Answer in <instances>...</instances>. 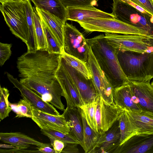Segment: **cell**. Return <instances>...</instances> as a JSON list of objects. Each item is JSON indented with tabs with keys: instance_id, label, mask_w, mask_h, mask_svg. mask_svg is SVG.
<instances>
[{
	"instance_id": "6da1fadb",
	"label": "cell",
	"mask_w": 153,
	"mask_h": 153,
	"mask_svg": "<svg viewBox=\"0 0 153 153\" xmlns=\"http://www.w3.org/2000/svg\"><path fill=\"white\" fill-rule=\"evenodd\" d=\"M60 58V54L38 50L24 53L18 58L16 64L20 82L63 111L62 90L56 76Z\"/></svg>"
},
{
	"instance_id": "7a4b0ae2",
	"label": "cell",
	"mask_w": 153,
	"mask_h": 153,
	"mask_svg": "<svg viewBox=\"0 0 153 153\" xmlns=\"http://www.w3.org/2000/svg\"><path fill=\"white\" fill-rule=\"evenodd\" d=\"M87 41L100 67L114 88L129 82L119 63L118 51L108 43L105 35L101 34Z\"/></svg>"
},
{
	"instance_id": "3957f363",
	"label": "cell",
	"mask_w": 153,
	"mask_h": 153,
	"mask_svg": "<svg viewBox=\"0 0 153 153\" xmlns=\"http://www.w3.org/2000/svg\"><path fill=\"white\" fill-rule=\"evenodd\" d=\"M130 51H118L120 66L129 81H150L153 78V52L136 54Z\"/></svg>"
},
{
	"instance_id": "277c9868",
	"label": "cell",
	"mask_w": 153,
	"mask_h": 153,
	"mask_svg": "<svg viewBox=\"0 0 153 153\" xmlns=\"http://www.w3.org/2000/svg\"><path fill=\"white\" fill-rule=\"evenodd\" d=\"M108 43L118 51L140 54L153 52V34H119L105 33Z\"/></svg>"
},
{
	"instance_id": "5b68a950",
	"label": "cell",
	"mask_w": 153,
	"mask_h": 153,
	"mask_svg": "<svg viewBox=\"0 0 153 153\" xmlns=\"http://www.w3.org/2000/svg\"><path fill=\"white\" fill-rule=\"evenodd\" d=\"M87 33L94 31L123 34L147 35L148 31L115 19L90 18L77 22Z\"/></svg>"
},
{
	"instance_id": "8992f818",
	"label": "cell",
	"mask_w": 153,
	"mask_h": 153,
	"mask_svg": "<svg viewBox=\"0 0 153 153\" xmlns=\"http://www.w3.org/2000/svg\"><path fill=\"white\" fill-rule=\"evenodd\" d=\"M25 1L1 4L0 10L12 33L26 44L29 30L25 4Z\"/></svg>"
},
{
	"instance_id": "52a82bcc",
	"label": "cell",
	"mask_w": 153,
	"mask_h": 153,
	"mask_svg": "<svg viewBox=\"0 0 153 153\" xmlns=\"http://www.w3.org/2000/svg\"><path fill=\"white\" fill-rule=\"evenodd\" d=\"M113 1L112 14L115 19L145 30L153 34V16H148L120 1Z\"/></svg>"
},
{
	"instance_id": "ba28073f",
	"label": "cell",
	"mask_w": 153,
	"mask_h": 153,
	"mask_svg": "<svg viewBox=\"0 0 153 153\" xmlns=\"http://www.w3.org/2000/svg\"><path fill=\"white\" fill-rule=\"evenodd\" d=\"M63 35V52L87 62L89 46L83 34L72 25L66 23Z\"/></svg>"
},
{
	"instance_id": "9c48e42d",
	"label": "cell",
	"mask_w": 153,
	"mask_h": 153,
	"mask_svg": "<svg viewBox=\"0 0 153 153\" xmlns=\"http://www.w3.org/2000/svg\"><path fill=\"white\" fill-rule=\"evenodd\" d=\"M87 63L97 95L101 97L106 103L109 105L112 104L114 102V88L100 67L90 46Z\"/></svg>"
},
{
	"instance_id": "30bf717a",
	"label": "cell",
	"mask_w": 153,
	"mask_h": 153,
	"mask_svg": "<svg viewBox=\"0 0 153 153\" xmlns=\"http://www.w3.org/2000/svg\"><path fill=\"white\" fill-rule=\"evenodd\" d=\"M122 110L114 102L110 105L106 103L97 95L94 115L96 132L101 135L107 131L117 120Z\"/></svg>"
},
{
	"instance_id": "8fae6325",
	"label": "cell",
	"mask_w": 153,
	"mask_h": 153,
	"mask_svg": "<svg viewBox=\"0 0 153 153\" xmlns=\"http://www.w3.org/2000/svg\"><path fill=\"white\" fill-rule=\"evenodd\" d=\"M60 62L76 87L82 104L94 99L97 94L91 78H86L69 65L61 55Z\"/></svg>"
},
{
	"instance_id": "7c38bea8",
	"label": "cell",
	"mask_w": 153,
	"mask_h": 153,
	"mask_svg": "<svg viewBox=\"0 0 153 153\" xmlns=\"http://www.w3.org/2000/svg\"><path fill=\"white\" fill-rule=\"evenodd\" d=\"M6 74L9 80L20 91L23 99L29 102L33 108L53 115H60L51 104L44 100L37 93L23 85L9 73L7 72Z\"/></svg>"
},
{
	"instance_id": "4fadbf2b",
	"label": "cell",
	"mask_w": 153,
	"mask_h": 153,
	"mask_svg": "<svg viewBox=\"0 0 153 153\" xmlns=\"http://www.w3.org/2000/svg\"><path fill=\"white\" fill-rule=\"evenodd\" d=\"M56 76L62 90L67 106L78 107L82 104L78 90L72 80L60 62Z\"/></svg>"
},
{
	"instance_id": "5bb4252c",
	"label": "cell",
	"mask_w": 153,
	"mask_h": 153,
	"mask_svg": "<svg viewBox=\"0 0 153 153\" xmlns=\"http://www.w3.org/2000/svg\"><path fill=\"white\" fill-rule=\"evenodd\" d=\"M32 120L41 129L53 130L68 134L69 129L64 115H55L33 108Z\"/></svg>"
},
{
	"instance_id": "9a60e30c",
	"label": "cell",
	"mask_w": 153,
	"mask_h": 153,
	"mask_svg": "<svg viewBox=\"0 0 153 153\" xmlns=\"http://www.w3.org/2000/svg\"><path fill=\"white\" fill-rule=\"evenodd\" d=\"M131 90L137 100L141 112L153 115V87L150 81H129Z\"/></svg>"
},
{
	"instance_id": "2e32d148",
	"label": "cell",
	"mask_w": 153,
	"mask_h": 153,
	"mask_svg": "<svg viewBox=\"0 0 153 153\" xmlns=\"http://www.w3.org/2000/svg\"><path fill=\"white\" fill-rule=\"evenodd\" d=\"M120 137L119 122L117 120L107 131L101 135L92 153H114L120 145Z\"/></svg>"
},
{
	"instance_id": "e0dca14e",
	"label": "cell",
	"mask_w": 153,
	"mask_h": 153,
	"mask_svg": "<svg viewBox=\"0 0 153 153\" xmlns=\"http://www.w3.org/2000/svg\"><path fill=\"white\" fill-rule=\"evenodd\" d=\"M114 153H153V134L135 135L121 146Z\"/></svg>"
},
{
	"instance_id": "ac0fdd59",
	"label": "cell",
	"mask_w": 153,
	"mask_h": 153,
	"mask_svg": "<svg viewBox=\"0 0 153 153\" xmlns=\"http://www.w3.org/2000/svg\"><path fill=\"white\" fill-rule=\"evenodd\" d=\"M129 82L114 88L113 100L115 105L122 109L141 112L142 110L138 104Z\"/></svg>"
},
{
	"instance_id": "d6986e66",
	"label": "cell",
	"mask_w": 153,
	"mask_h": 153,
	"mask_svg": "<svg viewBox=\"0 0 153 153\" xmlns=\"http://www.w3.org/2000/svg\"><path fill=\"white\" fill-rule=\"evenodd\" d=\"M62 114L69 129V133L81 146L83 140V125L81 112L77 107L67 106Z\"/></svg>"
},
{
	"instance_id": "ffe728a7",
	"label": "cell",
	"mask_w": 153,
	"mask_h": 153,
	"mask_svg": "<svg viewBox=\"0 0 153 153\" xmlns=\"http://www.w3.org/2000/svg\"><path fill=\"white\" fill-rule=\"evenodd\" d=\"M67 10V20L77 22L84 21L90 18L115 19L111 13H108L95 7L94 6L74 7H68Z\"/></svg>"
},
{
	"instance_id": "44dd1931",
	"label": "cell",
	"mask_w": 153,
	"mask_h": 153,
	"mask_svg": "<svg viewBox=\"0 0 153 153\" xmlns=\"http://www.w3.org/2000/svg\"><path fill=\"white\" fill-rule=\"evenodd\" d=\"M0 140L2 142L12 145L19 149H25L32 145L38 147H52L51 143L38 141L19 132L0 133Z\"/></svg>"
},
{
	"instance_id": "7402d4cb",
	"label": "cell",
	"mask_w": 153,
	"mask_h": 153,
	"mask_svg": "<svg viewBox=\"0 0 153 153\" xmlns=\"http://www.w3.org/2000/svg\"><path fill=\"white\" fill-rule=\"evenodd\" d=\"M126 111L135 129L136 135L144 136L153 134V114Z\"/></svg>"
},
{
	"instance_id": "603a6c76",
	"label": "cell",
	"mask_w": 153,
	"mask_h": 153,
	"mask_svg": "<svg viewBox=\"0 0 153 153\" xmlns=\"http://www.w3.org/2000/svg\"><path fill=\"white\" fill-rule=\"evenodd\" d=\"M35 9L39 16L43 19L53 34L63 50V27L65 23L56 16L45 10L36 7H35Z\"/></svg>"
},
{
	"instance_id": "cb8c5ba5",
	"label": "cell",
	"mask_w": 153,
	"mask_h": 153,
	"mask_svg": "<svg viewBox=\"0 0 153 153\" xmlns=\"http://www.w3.org/2000/svg\"><path fill=\"white\" fill-rule=\"evenodd\" d=\"M31 0L35 7L49 12L65 23L67 20L66 8L60 0Z\"/></svg>"
},
{
	"instance_id": "d4e9b609",
	"label": "cell",
	"mask_w": 153,
	"mask_h": 153,
	"mask_svg": "<svg viewBox=\"0 0 153 153\" xmlns=\"http://www.w3.org/2000/svg\"><path fill=\"white\" fill-rule=\"evenodd\" d=\"M28 27V40L26 44L27 52H35L38 50V44L36 34L33 18V8L30 0L25 3Z\"/></svg>"
},
{
	"instance_id": "484cf974",
	"label": "cell",
	"mask_w": 153,
	"mask_h": 153,
	"mask_svg": "<svg viewBox=\"0 0 153 153\" xmlns=\"http://www.w3.org/2000/svg\"><path fill=\"white\" fill-rule=\"evenodd\" d=\"M82 115L83 125V140L81 146L85 153H92L98 143L101 134L91 128L84 117L82 114Z\"/></svg>"
},
{
	"instance_id": "4316f807",
	"label": "cell",
	"mask_w": 153,
	"mask_h": 153,
	"mask_svg": "<svg viewBox=\"0 0 153 153\" xmlns=\"http://www.w3.org/2000/svg\"><path fill=\"white\" fill-rule=\"evenodd\" d=\"M117 120L119 122L121 133L120 146L131 137L136 135V133L126 110L123 109L122 110Z\"/></svg>"
},
{
	"instance_id": "83f0119b",
	"label": "cell",
	"mask_w": 153,
	"mask_h": 153,
	"mask_svg": "<svg viewBox=\"0 0 153 153\" xmlns=\"http://www.w3.org/2000/svg\"><path fill=\"white\" fill-rule=\"evenodd\" d=\"M40 17L47 43V51L50 53L61 55L63 53L62 48L45 22Z\"/></svg>"
},
{
	"instance_id": "f1b7e54d",
	"label": "cell",
	"mask_w": 153,
	"mask_h": 153,
	"mask_svg": "<svg viewBox=\"0 0 153 153\" xmlns=\"http://www.w3.org/2000/svg\"><path fill=\"white\" fill-rule=\"evenodd\" d=\"M97 96L92 100L77 107L85 118L88 124L96 132L94 115L97 104Z\"/></svg>"
},
{
	"instance_id": "f546056e",
	"label": "cell",
	"mask_w": 153,
	"mask_h": 153,
	"mask_svg": "<svg viewBox=\"0 0 153 153\" xmlns=\"http://www.w3.org/2000/svg\"><path fill=\"white\" fill-rule=\"evenodd\" d=\"M61 55L69 65L81 73L87 79H90L92 78L91 74L87 62L64 52Z\"/></svg>"
},
{
	"instance_id": "4dcf8cb0",
	"label": "cell",
	"mask_w": 153,
	"mask_h": 153,
	"mask_svg": "<svg viewBox=\"0 0 153 153\" xmlns=\"http://www.w3.org/2000/svg\"><path fill=\"white\" fill-rule=\"evenodd\" d=\"M33 8V18L37 42L38 50L47 51V45L40 18L35 8Z\"/></svg>"
},
{
	"instance_id": "1f68e13d",
	"label": "cell",
	"mask_w": 153,
	"mask_h": 153,
	"mask_svg": "<svg viewBox=\"0 0 153 153\" xmlns=\"http://www.w3.org/2000/svg\"><path fill=\"white\" fill-rule=\"evenodd\" d=\"M12 110L16 114L15 117H27L32 118L33 117V107L25 99H21L16 104L10 103Z\"/></svg>"
},
{
	"instance_id": "d6a6232c",
	"label": "cell",
	"mask_w": 153,
	"mask_h": 153,
	"mask_svg": "<svg viewBox=\"0 0 153 153\" xmlns=\"http://www.w3.org/2000/svg\"><path fill=\"white\" fill-rule=\"evenodd\" d=\"M41 133L47 136L49 139H56L65 144L76 143L80 145L79 142L69 133L65 134L53 130L41 129Z\"/></svg>"
},
{
	"instance_id": "836d02e7",
	"label": "cell",
	"mask_w": 153,
	"mask_h": 153,
	"mask_svg": "<svg viewBox=\"0 0 153 153\" xmlns=\"http://www.w3.org/2000/svg\"><path fill=\"white\" fill-rule=\"evenodd\" d=\"M10 95L9 90L6 88L0 86V118L1 120L9 116L12 110L8 100Z\"/></svg>"
},
{
	"instance_id": "e575fe53",
	"label": "cell",
	"mask_w": 153,
	"mask_h": 153,
	"mask_svg": "<svg viewBox=\"0 0 153 153\" xmlns=\"http://www.w3.org/2000/svg\"><path fill=\"white\" fill-rule=\"evenodd\" d=\"M66 8L79 7L96 6L99 0H60Z\"/></svg>"
},
{
	"instance_id": "d590c367",
	"label": "cell",
	"mask_w": 153,
	"mask_h": 153,
	"mask_svg": "<svg viewBox=\"0 0 153 153\" xmlns=\"http://www.w3.org/2000/svg\"><path fill=\"white\" fill-rule=\"evenodd\" d=\"M11 44L0 42V65L3 66L5 62L10 56L12 52Z\"/></svg>"
},
{
	"instance_id": "8d00e7d4",
	"label": "cell",
	"mask_w": 153,
	"mask_h": 153,
	"mask_svg": "<svg viewBox=\"0 0 153 153\" xmlns=\"http://www.w3.org/2000/svg\"><path fill=\"white\" fill-rule=\"evenodd\" d=\"M153 15V0H131Z\"/></svg>"
},
{
	"instance_id": "74e56055",
	"label": "cell",
	"mask_w": 153,
	"mask_h": 153,
	"mask_svg": "<svg viewBox=\"0 0 153 153\" xmlns=\"http://www.w3.org/2000/svg\"><path fill=\"white\" fill-rule=\"evenodd\" d=\"M49 139L51 141V143L56 153L62 152L65 147L66 144L57 139Z\"/></svg>"
},
{
	"instance_id": "f35d334b",
	"label": "cell",
	"mask_w": 153,
	"mask_h": 153,
	"mask_svg": "<svg viewBox=\"0 0 153 153\" xmlns=\"http://www.w3.org/2000/svg\"><path fill=\"white\" fill-rule=\"evenodd\" d=\"M132 6L142 13L149 16H153L152 14L144 10L131 0H119Z\"/></svg>"
},
{
	"instance_id": "ab89813d",
	"label": "cell",
	"mask_w": 153,
	"mask_h": 153,
	"mask_svg": "<svg viewBox=\"0 0 153 153\" xmlns=\"http://www.w3.org/2000/svg\"><path fill=\"white\" fill-rule=\"evenodd\" d=\"M78 145V144L76 143L66 144L65 147L62 151V152L79 153V151L77 148Z\"/></svg>"
},
{
	"instance_id": "60d3db41",
	"label": "cell",
	"mask_w": 153,
	"mask_h": 153,
	"mask_svg": "<svg viewBox=\"0 0 153 153\" xmlns=\"http://www.w3.org/2000/svg\"><path fill=\"white\" fill-rule=\"evenodd\" d=\"M0 152L3 153H40L38 150L36 151L26 150L25 149H0Z\"/></svg>"
},
{
	"instance_id": "b9f144b4",
	"label": "cell",
	"mask_w": 153,
	"mask_h": 153,
	"mask_svg": "<svg viewBox=\"0 0 153 153\" xmlns=\"http://www.w3.org/2000/svg\"><path fill=\"white\" fill-rule=\"evenodd\" d=\"M40 153H56L55 150L51 149L50 147L45 146L44 147H38L36 148Z\"/></svg>"
},
{
	"instance_id": "7bdbcfd3",
	"label": "cell",
	"mask_w": 153,
	"mask_h": 153,
	"mask_svg": "<svg viewBox=\"0 0 153 153\" xmlns=\"http://www.w3.org/2000/svg\"><path fill=\"white\" fill-rule=\"evenodd\" d=\"M0 147L1 148H4L10 149H18L16 146L10 144H8L1 143L0 144Z\"/></svg>"
},
{
	"instance_id": "ee69618b",
	"label": "cell",
	"mask_w": 153,
	"mask_h": 153,
	"mask_svg": "<svg viewBox=\"0 0 153 153\" xmlns=\"http://www.w3.org/2000/svg\"><path fill=\"white\" fill-rule=\"evenodd\" d=\"M21 1H24L21 0H0V2L1 4L7 2H19Z\"/></svg>"
},
{
	"instance_id": "f6af8a7d",
	"label": "cell",
	"mask_w": 153,
	"mask_h": 153,
	"mask_svg": "<svg viewBox=\"0 0 153 153\" xmlns=\"http://www.w3.org/2000/svg\"><path fill=\"white\" fill-rule=\"evenodd\" d=\"M151 85L153 87V81L151 83Z\"/></svg>"
},
{
	"instance_id": "bcb514c9",
	"label": "cell",
	"mask_w": 153,
	"mask_h": 153,
	"mask_svg": "<svg viewBox=\"0 0 153 153\" xmlns=\"http://www.w3.org/2000/svg\"><path fill=\"white\" fill-rule=\"evenodd\" d=\"M21 0L24 1H27V0Z\"/></svg>"
}]
</instances>
